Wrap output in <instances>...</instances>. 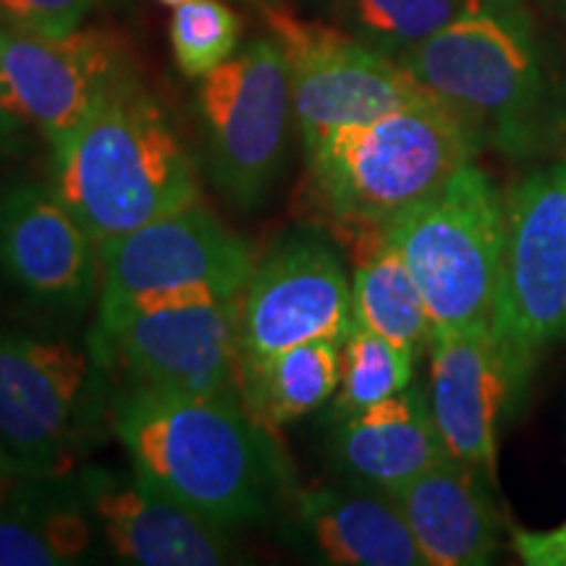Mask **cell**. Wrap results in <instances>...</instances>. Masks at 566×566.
<instances>
[{"label": "cell", "mask_w": 566, "mask_h": 566, "mask_svg": "<svg viewBox=\"0 0 566 566\" xmlns=\"http://www.w3.org/2000/svg\"><path fill=\"white\" fill-rule=\"evenodd\" d=\"M108 384L90 352L0 325V443L19 478H63L97 441Z\"/></svg>", "instance_id": "52a82bcc"}, {"label": "cell", "mask_w": 566, "mask_h": 566, "mask_svg": "<svg viewBox=\"0 0 566 566\" xmlns=\"http://www.w3.org/2000/svg\"><path fill=\"white\" fill-rule=\"evenodd\" d=\"M101 0H0V24L9 30L61 38L80 30Z\"/></svg>", "instance_id": "484cf974"}, {"label": "cell", "mask_w": 566, "mask_h": 566, "mask_svg": "<svg viewBox=\"0 0 566 566\" xmlns=\"http://www.w3.org/2000/svg\"><path fill=\"white\" fill-rule=\"evenodd\" d=\"M357 242L352 279L354 323L415 354L433 342V321L399 250L384 229L352 233Z\"/></svg>", "instance_id": "7402d4cb"}, {"label": "cell", "mask_w": 566, "mask_h": 566, "mask_svg": "<svg viewBox=\"0 0 566 566\" xmlns=\"http://www.w3.org/2000/svg\"><path fill=\"white\" fill-rule=\"evenodd\" d=\"M446 457L449 451L420 388H405L380 405L344 417L331 436L338 475L386 493H396Z\"/></svg>", "instance_id": "ac0fdd59"}, {"label": "cell", "mask_w": 566, "mask_h": 566, "mask_svg": "<svg viewBox=\"0 0 566 566\" xmlns=\"http://www.w3.org/2000/svg\"><path fill=\"white\" fill-rule=\"evenodd\" d=\"M512 546L516 556L530 566H566V522L562 527L543 530H514Z\"/></svg>", "instance_id": "4316f807"}, {"label": "cell", "mask_w": 566, "mask_h": 566, "mask_svg": "<svg viewBox=\"0 0 566 566\" xmlns=\"http://www.w3.org/2000/svg\"><path fill=\"white\" fill-rule=\"evenodd\" d=\"M493 334L522 380L566 338V163L541 168L506 197Z\"/></svg>", "instance_id": "30bf717a"}, {"label": "cell", "mask_w": 566, "mask_h": 566, "mask_svg": "<svg viewBox=\"0 0 566 566\" xmlns=\"http://www.w3.org/2000/svg\"><path fill=\"white\" fill-rule=\"evenodd\" d=\"M412 352L365 325L352 323L349 334L342 342V380L334 394L331 417L344 420L405 391L412 384Z\"/></svg>", "instance_id": "cb8c5ba5"}, {"label": "cell", "mask_w": 566, "mask_h": 566, "mask_svg": "<svg viewBox=\"0 0 566 566\" xmlns=\"http://www.w3.org/2000/svg\"><path fill=\"white\" fill-rule=\"evenodd\" d=\"M475 132L525 150L543 132L551 87L522 0H495L396 59Z\"/></svg>", "instance_id": "277c9868"}, {"label": "cell", "mask_w": 566, "mask_h": 566, "mask_svg": "<svg viewBox=\"0 0 566 566\" xmlns=\"http://www.w3.org/2000/svg\"><path fill=\"white\" fill-rule=\"evenodd\" d=\"M92 522L116 558L142 566H218L239 562L229 530L205 520L158 488L90 467L80 475Z\"/></svg>", "instance_id": "2e32d148"}, {"label": "cell", "mask_w": 566, "mask_h": 566, "mask_svg": "<svg viewBox=\"0 0 566 566\" xmlns=\"http://www.w3.org/2000/svg\"><path fill=\"white\" fill-rule=\"evenodd\" d=\"M0 59L27 122L48 142L80 126L111 92L137 80L122 40L97 27L42 38L0 24Z\"/></svg>", "instance_id": "5bb4252c"}, {"label": "cell", "mask_w": 566, "mask_h": 566, "mask_svg": "<svg viewBox=\"0 0 566 566\" xmlns=\"http://www.w3.org/2000/svg\"><path fill=\"white\" fill-rule=\"evenodd\" d=\"M205 171L212 187L242 210L260 208L283 171L292 80L275 38L247 42L197 87Z\"/></svg>", "instance_id": "ba28073f"}, {"label": "cell", "mask_w": 566, "mask_h": 566, "mask_svg": "<svg viewBox=\"0 0 566 566\" xmlns=\"http://www.w3.org/2000/svg\"><path fill=\"white\" fill-rule=\"evenodd\" d=\"M525 380L493 328L436 334L430 342V412L446 451L493 475L501 417Z\"/></svg>", "instance_id": "9a60e30c"}, {"label": "cell", "mask_w": 566, "mask_h": 566, "mask_svg": "<svg viewBox=\"0 0 566 566\" xmlns=\"http://www.w3.org/2000/svg\"><path fill=\"white\" fill-rule=\"evenodd\" d=\"M53 189L97 250L200 202L195 163L166 111L134 80L51 142Z\"/></svg>", "instance_id": "7a4b0ae2"}, {"label": "cell", "mask_w": 566, "mask_h": 566, "mask_svg": "<svg viewBox=\"0 0 566 566\" xmlns=\"http://www.w3.org/2000/svg\"><path fill=\"white\" fill-rule=\"evenodd\" d=\"M163 6H171V9H179V6H184V3H189V0H160Z\"/></svg>", "instance_id": "4dcf8cb0"}, {"label": "cell", "mask_w": 566, "mask_h": 566, "mask_svg": "<svg viewBox=\"0 0 566 566\" xmlns=\"http://www.w3.org/2000/svg\"><path fill=\"white\" fill-rule=\"evenodd\" d=\"M263 19L286 59L304 147L342 126L441 103L399 61L373 51L352 34L302 21L279 6H265Z\"/></svg>", "instance_id": "9c48e42d"}, {"label": "cell", "mask_w": 566, "mask_h": 566, "mask_svg": "<svg viewBox=\"0 0 566 566\" xmlns=\"http://www.w3.org/2000/svg\"><path fill=\"white\" fill-rule=\"evenodd\" d=\"M289 537L336 566H428L391 493L370 485H317L294 495Z\"/></svg>", "instance_id": "e0dca14e"}, {"label": "cell", "mask_w": 566, "mask_h": 566, "mask_svg": "<svg viewBox=\"0 0 566 566\" xmlns=\"http://www.w3.org/2000/svg\"><path fill=\"white\" fill-rule=\"evenodd\" d=\"M433 321L436 334L491 328L506 237V202L475 163L384 226Z\"/></svg>", "instance_id": "8992f818"}, {"label": "cell", "mask_w": 566, "mask_h": 566, "mask_svg": "<svg viewBox=\"0 0 566 566\" xmlns=\"http://www.w3.org/2000/svg\"><path fill=\"white\" fill-rule=\"evenodd\" d=\"M428 566H480L499 551V520L480 472L446 457L391 493Z\"/></svg>", "instance_id": "d6986e66"}, {"label": "cell", "mask_w": 566, "mask_h": 566, "mask_svg": "<svg viewBox=\"0 0 566 566\" xmlns=\"http://www.w3.org/2000/svg\"><path fill=\"white\" fill-rule=\"evenodd\" d=\"M242 21L221 0H189L171 19V48L181 74L202 80L237 53Z\"/></svg>", "instance_id": "d4e9b609"}, {"label": "cell", "mask_w": 566, "mask_h": 566, "mask_svg": "<svg viewBox=\"0 0 566 566\" xmlns=\"http://www.w3.org/2000/svg\"><path fill=\"white\" fill-rule=\"evenodd\" d=\"M17 478H19L17 464H13V459L9 457V451H6L3 443H0V493H3L6 488H9Z\"/></svg>", "instance_id": "f546056e"}, {"label": "cell", "mask_w": 566, "mask_h": 566, "mask_svg": "<svg viewBox=\"0 0 566 566\" xmlns=\"http://www.w3.org/2000/svg\"><path fill=\"white\" fill-rule=\"evenodd\" d=\"M111 422L134 472L226 530L273 514L292 488L273 430L239 394L111 396Z\"/></svg>", "instance_id": "6da1fadb"}, {"label": "cell", "mask_w": 566, "mask_h": 566, "mask_svg": "<svg viewBox=\"0 0 566 566\" xmlns=\"http://www.w3.org/2000/svg\"><path fill=\"white\" fill-rule=\"evenodd\" d=\"M97 244L53 184L0 192V281L34 307L82 313L97 294Z\"/></svg>", "instance_id": "4fadbf2b"}, {"label": "cell", "mask_w": 566, "mask_h": 566, "mask_svg": "<svg viewBox=\"0 0 566 566\" xmlns=\"http://www.w3.org/2000/svg\"><path fill=\"white\" fill-rule=\"evenodd\" d=\"M491 3L495 0H336V17L354 40L399 59Z\"/></svg>", "instance_id": "603a6c76"}, {"label": "cell", "mask_w": 566, "mask_h": 566, "mask_svg": "<svg viewBox=\"0 0 566 566\" xmlns=\"http://www.w3.org/2000/svg\"><path fill=\"white\" fill-rule=\"evenodd\" d=\"M558 11H562L566 17V0H558Z\"/></svg>", "instance_id": "1f68e13d"}, {"label": "cell", "mask_w": 566, "mask_h": 566, "mask_svg": "<svg viewBox=\"0 0 566 566\" xmlns=\"http://www.w3.org/2000/svg\"><path fill=\"white\" fill-rule=\"evenodd\" d=\"M342 380V344L307 342L237 365V394L268 430L313 415L334 399Z\"/></svg>", "instance_id": "44dd1931"}, {"label": "cell", "mask_w": 566, "mask_h": 566, "mask_svg": "<svg viewBox=\"0 0 566 566\" xmlns=\"http://www.w3.org/2000/svg\"><path fill=\"white\" fill-rule=\"evenodd\" d=\"M478 145L443 103L394 111L304 147L310 192L346 233L384 229L472 163Z\"/></svg>", "instance_id": "3957f363"}, {"label": "cell", "mask_w": 566, "mask_h": 566, "mask_svg": "<svg viewBox=\"0 0 566 566\" xmlns=\"http://www.w3.org/2000/svg\"><path fill=\"white\" fill-rule=\"evenodd\" d=\"M0 108L13 113V116L21 118V122H27L24 116V108H21V101L17 95V90H13V84L9 80V74H6V66H3V59H0ZM30 124V122H27Z\"/></svg>", "instance_id": "f1b7e54d"}, {"label": "cell", "mask_w": 566, "mask_h": 566, "mask_svg": "<svg viewBox=\"0 0 566 566\" xmlns=\"http://www.w3.org/2000/svg\"><path fill=\"white\" fill-rule=\"evenodd\" d=\"M80 478H17L0 493V566H63L90 551Z\"/></svg>", "instance_id": "ffe728a7"}, {"label": "cell", "mask_w": 566, "mask_h": 566, "mask_svg": "<svg viewBox=\"0 0 566 566\" xmlns=\"http://www.w3.org/2000/svg\"><path fill=\"white\" fill-rule=\"evenodd\" d=\"M90 354L111 396L237 391L239 294L208 289L142 296L97 321Z\"/></svg>", "instance_id": "5b68a950"}, {"label": "cell", "mask_w": 566, "mask_h": 566, "mask_svg": "<svg viewBox=\"0 0 566 566\" xmlns=\"http://www.w3.org/2000/svg\"><path fill=\"white\" fill-rule=\"evenodd\" d=\"M27 122L13 116V113L0 108V158H9V155H19L27 145L24 134Z\"/></svg>", "instance_id": "83f0119b"}, {"label": "cell", "mask_w": 566, "mask_h": 566, "mask_svg": "<svg viewBox=\"0 0 566 566\" xmlns=\"http://www.w3.org/2000/svg\"><path fill=\"white\" fill-rule=\"evenodd\" d=\"M354 323L342 258L317 233L281 239L239 292V363L307 342L342 344Z\"/></svg>", "instance_id": "7c38bea8"}, {"label": "cell", "mask_w": 566, "mask_h": 566, "mask_svg": "<svg viewBox=\"0 0 566 566\" xmlns=\"http://www.w3.org/2000/svg\"><path fill=\"white\" fill-rule=\"evenodd\" d=\"M254 263L242 233L195 202L101 247V321L153 294L208 289L237 296Z\"/></svg>", "instance_id": "8fae6325"}]
</instances>
